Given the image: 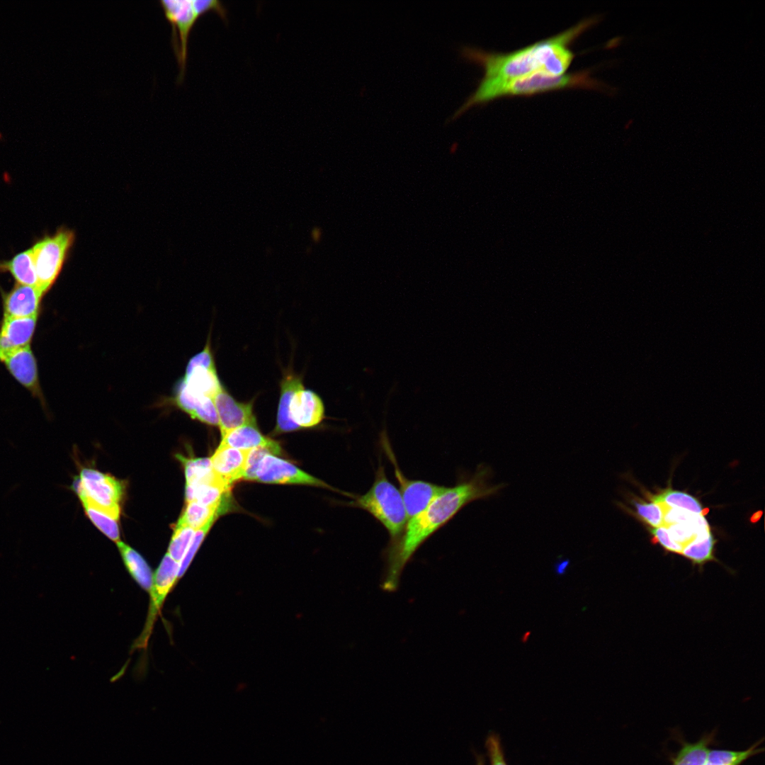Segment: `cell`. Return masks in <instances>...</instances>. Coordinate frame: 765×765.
Instances as JSON below:
<instances>
[{
  "label": "cell",
  "instance_id": "f546056e",
  "mask_svg": "<svg viewBox=\"0 0 765 765\" xmlns=\"http://www.w3.org/2000/svg\"><path fill=\"white\" fill-rule=\"evenodd\" d=\"M195 531L187 526L178 523L176 525L167 553L179 564L188 550Z\"/></svg>",
  "mask_w": 765,
  "mask_h": 765
},
{
  "label": "cell",
  "instance_id": "cb8c5ba5",
  "mask_svg": "<svg viewBox=\"0 0 765 765\" xmlns=\"http://www.w3.org/2000/svg\"><path fill=\"white\" fill-rule=\"evenodd\" d=\"M186 503V509L177 523L187 526L195 531L201 528L211 518L218 517L225 512L221 508L207 506L196 501Z\"/></svg>",
  "mask_w": 765,
  "mask_h": 765
},
{
  "label": "cell",
  "instance_id": "484cf974",
  "mask_svg": "<svg viewBox=\"0 0 765 765\" xmlns=\"http://www.w3.org/2000/svg\"><path fill=\"white\" fill-rule=\"evenodd\" d=\"M713 736L703 737L694 743H684L673 759L672 765H704Z\"/></svg>",
  "mask_w": 765,
  "mask_h": 765
},
{
  "label": "cell",
  "instance_id": "74e56055",
  "mask_svg": "<svg viewBox=\"0 0 765 765\" xmlns=\"http://www.w3.org/2000/svg\"><path fill=\"white\" fill-rule=\"evenodd\" d=\"M477 765H484V759L482 756H477Z\"/></svg>",
  "mask_w": 765,
  "mask_h": 765
},
{
  "label": "cell",
  "instance_id": "d590c367",
  "mask_svg": "<svg viewBox=\"0 0 765 765\" xmlns=\"http://www.w3.org/2000/svg\"><path fill=\"white\" fill-rule=\"evenodd\" d=\"M194 8L199 16L213 11L225 21L227 19V11L223 4L217 0H193Z\"/></svg>",
  "mask_w": 765,
  "mask_h": 765
},
{
  "label": "cell",
  "instance_id": "d6a6232c",
  "mask_svg": "<svg viewBox=\"0 0 765 765\" xmlns=\"http://www.w3.org/2000/svg\"><path fill=\"white\" fill-rule=\"evenodd\" d=\"M664 509L663 525L667 526L674 523H686L692 521L696 514L684 509L672 508L662 504Z\"/></svg>",
  "mask_w": 765,
  "mask_h": 765
},
{
  "label": "cell",
  "instance_id": "7a4b0ae2",
  "mask_svg": "<svg viewBox=\"0 0 765 765\" xmlns=\"http://www.w3.org/2000/svg\"><path fill=\"white\" fill-rule=\"evenodd\" d=\"M596 21V18L584 20L558 35L509 53L489 52L466 45L460 47V53L467 61L481 66L484 78L512 79L536 72L560 76L574 57L570 45Z\"/></svg>",
  "mask_w": 765,
  "mask_h": 765
},
{
  "label": "cell",
  "instance_id": "d4e9b609",
  "mask_svg": "<svg viewBox=\"0 0 765 765\" xmlns=\"http://www.w3.org/2000/svg\"><path fill=\"white\" fill-rule=\"evenodd\" d=\"M179 459L184 465L186 486H196L217 477L213 472L210 458H186L180 455Z\"/></svg>",
  "mask_w": 765,
  "mask_h": 765
},
{
  "label": "cell",
  "instance_id": "5b68a950",
  "mask_svg": "<svg viewBox=\"0 0 765 765\" xmlns=\"http://www.w3.org/2000/svg\"><path fill=\"white\" fill-rule=\"evenodd\" d=\"M73 230L60 227L45 235L31 247L38 280L37 288L45 294L57 279L74 242Z\"/></svg>",
  "mask_w": 765,
  "mask_h": 765
},
{
  "label": "cell",
  "instance_id": "603a6c76",
  "mask_svg": "<svg viewBox=\"0 0 765 765\" xmlns=\"http://www.w3.org/2000/svg\"><path fill=\"white\" fill-rule=\"evenodd\" d=\"M715 539L712 533L696 537L686 545L681 553L689 560L693 565L702 567L708 562L716 561L714 554Z\"/></svg>",
  "mask_w": 765,
  "mask_h": 765
},
{
  "label": "cell",
  "instance_id": "6da1fadb",
  "mask_svg": "<svg viewBox=\"0 0 765 765\" xmlns=\"http://www.w3.org/2000/svg\"><path fill=\"white\" fill-rule=\"evenodd\" d=\"M494 472L489 465L480 464L470 478L446 489L436 497L419 514L409 519L401 538L387 550L385 570L380 588L386 592L396 591L407 563L417 549L435 531L452 518L470 502L498 494L507 484H492Z\"/></svg>",
  "mask_w": 765,
  "mask_h": 765
},
{
  "label": "cell",
  "instance_id": "7c38bea8",
  "mask_svg": "<svg viewBox=\"0 0 765 765\" xmlns=\"http://www.w3.org/2000/svg\"><path fill=\"white\" fill-rule=\"evenodd\" d=\"M289 416L299 429L315 426L324 418L323 401L314 391L302 386L291 397Z\"/></svg>",
  "mask_w": 765,
  "mask_h": 765
},
{
  "label": "cell",
  "instance_id": "83f0119b",
  "mask_svg": "<svg viewBox=\"0 0 765 765\" xmlns=\"http://www.w3.org/2000/svg\"><path fill=\"white\" fill-rule=\"evenodd\" d=\"M80 501L86 515L94 525L113 541L116 543L120 541L118 519L94 506L84 499H80Z\"/></svg>",
  "mask_w": 765,
  "mask_h": 765
},
{
  "label": "cell",
  "instance_id": "4316f807",
  "mask_svg": "<svg viewBox=\"0 0 765 765\" xmlns=\"http://www.w3.org/2000/svg\"><path fill=\"white\" fill-rule=\"evenodd\" d=\"M652 500L672 508L686 510L696 514H703V508L701 503L688 493L667 489L661 494L652 497Z\"/></svg>",
  "mask_w": 765,
  "mask_h": 765
},
{
  "label": "cell",
  "instance_id": "e0dca14e",
  "mask_svg": "<svg viewBox=\"0 0 765 765\" xmlns=\"http://www.w3.org/2000/svg\"><path fill=\"white\" fill-rule=\"evenodd\" d=\"M219 446L234 448L242 450H250L257 448H266L272 454L281 453L279 443L265 436L259 430L256 424H246L230 431L222 436Z\"/></svg>",
  "mask_w": 765,
  "mask_h": 765
},
{
  "label": "cell",
  "instance_id": "1f68e13d",
  "mask_svg": "<svg viewBox=\"0 0 765 765\" xmlns=\"http://www.w3.org/2000/svg\"><path fill=\"white\" fill-rule=\"evenodd\" d=\"M217 517L211 518L201 528L196 530L191 543L188 548V550L180 564V568L178 571V579H181L185 573L198 548L200 547L205 536L207 535L212 523L217 519Z\"/></svg>",
  "mask_w": 765,
  "mask_h": 765
},
{
  "label": "cell",
  "instance_id": "836d02e7",
  "mask_svg": "<svg viewBox=\"0 0 765 765\" xmlns=\"http://www.w3.org/2000/svg\"><path fill=\"white\" fill-rule=\"evenodd\" d=\"M651 533L654 536L656 542L659 543L667 551L681 555L683 547L672 540L665 526L662 525L654 528L651 530Z\"/></svg>",
  "mask_w": 765,
  "mask_h": 765
},
{
  "label": "cell",
  "instance_id": "8992f818",
  "mask_svg": "<svg viewBox=\"0 0 765 765\" xmlns=\"http://www.w3.org/2000/svg\"><path fill=\"white\" fill-rule=\"evenodd\" d=\"M71 489L79 499L119 519L124 486L115 477L91 468H83L76 476Z\"/></svg>",
  "mask_w": 765,
  "mask_h": 765
},
{
  "label": "cell",
  "instance_id": "44dd1931",
  "mask_svg": "<svg viewBox=\"0 0 765 765\" xmlns=\"http://www.w3.org/2000/svg\"><path fill=\"white\" fill-rule=\"evenodd\" d=\"M116 544L126 570L131 577L142 589L149 594L152 587L154 573L145 559L128 545L121 541Z\"/></svg>",
  "mask_w": 765,
  "mask_h": 765
},
{
  "label": "cell",
  "instance_id": "9a60e30c",
  "mask_svg": "<svg viewBox=\"0 0 765 765\" xmlns=\"http://www.w3.org/2000/svg\"><path fill=\"white\" fill-rule=\"evenodd\" d=\"M43 295L35 286L16 283L4 295V317H28L38 314Z\"/></svg>",
  "mask_w": 765,
  "mask_h": 765
},
{
  "label": "cell",
  "instance_id": "4fadbf2b",
  "mask_svg": "<svg viewBox=\"0 0 765 765\" xmlns=\"http://www.w3.org/2000/svg\"><path fill=\"white\" fill-rule=\"evenodd\" d=\"M38 316L4 317L0 329V361L3 362L15 350L30 345Z\"/></svg>",
  "mask_w": 765,
  "mask_h": 765
},
{
  "label": "cell",
  "instance_id": "e575fe53",
  "mask_svg": "<svg viewBox=\"0 0 765 765\" xmlns=\"http://www.w3.org/2000/svg\"><path fill=\"white\" fill-rule=\"evenodd\" d=\"M486 747L491 765H507L498 735L493 733L489 735L486 741Z\"/></svg>",
  "mask_w": 765,
  "mask_h": 765
},
{
  "label": "cell",
  "instance_id": "ba28073f",
  "mask_svg": "<svg viewBox=\"0 0 765 765\" xmlns=\"http://www.w3.org/2000/svg\"><path fill=\"white\" fill-rule=\"evenodd\" d=\"M180 564L166 553L154 574L152 589L149 592V604L144 629L135 641L133 649L147 650L149 637L157 616L164 601L178 580Z\"/></svg>",
  "mask_w": 765,
  "mask_h": 765
},
{
  "label": "cell",
  "instance_id": "f1b7e54d",
  "mask_svg": "<svg viewBox=\"0 0 765 765\" xmlns=\"http://www.w3.org/2000/svg\"><path fill=\"white\" fill-rule=\"evenodd\" d=\"M759 743L743 751L710 750L704 765H740L744 761L759 752Z\"/></svg>",
  "mask_w": 765,
  "mask_h": 765
},
{
  "label": "cell",
  "instance_id": "d6986e66",
  "mask_svg": "<svg viewBox=\"0 0 765 765\" xmlns=\"http://www.w3.org/2000/svg\"><path fill=\"white\" fill-rule=\"evenodd\" d=\"M192 394L200 397L213 398L223 387L216 368L187 364L184 375L178 380Z\"/></svg>",
  "mask_w": 765,
  "mask_h": 765
},
{
  "label": "cell",
  "instance_id": "5bb4252c",
  "mask_svg": "<svg viewBox=\"0 0 765 765\" xmlns=\"http://www.w3.org/2000/svg\"><path fill=\"white\" fill-rule=\"evenodd\" d=\"M3 362L18 382L34 396L42 398L37 362L30 345L15 350Z\"/></svg>",
  "mask_w": 765,
  "mask_h": 765
},
{
  "label": "cell",
  "instance_id": "ac0fdd59",
  "mask_svg": "<svg viewBox=\"0 0 765 765\" xmlns=\"http://www.w3.org/2000/svg\"><path fill=\"white\" fill-rule=\"evenodd\" d=\"M174 402L193 419L218 426L217 414L212 399L193 395L179 381L175 387Z\"/></svg>",
  "mask_w": 765,
  "mask_h": 765
},
{
  "label": "cell",
  "instance_id": "2e32d148",
  "mask_svg": "<svg viewBox=\"0 0 765 765\" xmlns=\"http://www.w3.org/2000/svg\"><path fill=\"white\" fill-rule=\"evenodd\" d=\"M249 450L219 446L210 457L215 474L227 486L242 480Z\"/></svg>",
  "mask_w": 765,
  "mask_h": 765
},
{
  "label": "cell",
  "instance_id": "277c9868",
  "mask_svg": "<svg viewBox=\"0 0 765 765\" xmlns=\"http://www.w3.org/2000/svg\"><path fill=\"white\" fill-rule=\"evenodd\" d=\"M351 505L370 513L394 540L401 534L408 521L400 492L388 480L382 465L378 467L370 489Z\"/></svg>",
  "mask_w": 765,
  "mask_h": 765
},
{
  "label": "cell",
  "instance_id": "52a82bcc",
  "mask_svg": "<svg viewBox=\"0 0 765 765\" xmlns=\"http://www.w3.org/2000/svg\"><path fill=\"white\" fill-rule=\"evenodd\" d=\"M159 4L171 26V42L179 68L176 82L180 84L186 73L188 37L200 16L193 0H161Z\"/></svg>",
  "mask_w": 765,
  "mask_h": 765
},
{
  "label": "cell",
  "instance_id": "4dcf8cb0",
  "mask_svg": "<svg viewBox=\"0 0 765 765\" xmlns=\"http://www.w3.org/2000/svg\"><path fill=\"white\" fill-rule=\"evenodd\" d=\"M637 513L647 524L653 528L663 525L664 509L662 505L654 501L651 502H634Z\"/></svg>",
  "mask_w": 765,
  "mask_h": 765
},
{
  "label": "cell",
  "instance_id": "7402d4cb",
  "mask_svg": "<svg viewBox=\"0 0 765 765\" xmlns=\"http://www.w3.org/2000/svg\"><path fill=\"white\" fill-rule=\"evenodd\" d=\"M0 272H9L16 283L38 285L31 248L16 254L10 260L0 262Z\"/></svg>",
  "mask_w": 765,
  "mask_h": 765
},
{
  "label": "cell",
  "instance_id": "9c48e42d",
  "mask_svg": "<svg viewBox=\"0 0 765 765\" xmlns=\"http://www.w3.org/2000/svg\"><path fill=\"white\" fill-rule=\"evenodd\" d=\"M254 481L270 484H307L332 489L322 480L271 453L266 454L259 462Z\"/></svg>",
  "mask_w": 765,
  "mask_h": 765
},
{
  "label": "cell",
  "instance_id": "8fae6325",
  "mask_svg": "<svg viewBox=\"0 0 765 765\" xmlns=\"http://www.w3.org/2000/svg\"><path fill=\"white\" fill-rule=\"evenodd\" d=\"M222 436L246 424H256L253 402L237 401L223 387L212 398Z\"/></svg>",
  "mask_w": 765,
  "mask_h": 765
},
{
  "label": "cell",
  "instance_id": "30bf717a",
  "mask_svg": "<svg viewBox=\"0 0 765 765\" xmlns=\"http://www.w3.org/2000/svg\"><path fill=\"white\" fill-rule=\"evenodd\" d=\"M389 455L394 465L395 477L400 486V494L409 521L421 512L446 487L424 481L411 480L406 478L397 465L395 458L392 457L390 451Z\"/></svg>",
  "mask_w": 765,
  "mask_h": 765
},
{
  "label": "cell",
  "instance_id": "ffe728a7",
  "mask_svg": "<svg viewBox=\"0 0 765 765\" xmlns=\"http://www.w3.org/2000/svg\"><path fill=\"white\" fill-rule=\"evenodd\" d=\"M304 386L300 375L290 371L285 373L280 383V399L278 406L276 434L298 430L289 416V404L294 392Z\"/></svg>",
  "mask_w": 765,
  "mask_h": 765
},
{
  "label": "cell",
  "instance_id": "8d00e7d4",
  "mask_svg": "<svg viewBox=\"0 0 765 765\" xmlns=\"http://www.w3.org/2000/svg\"><path fill=\"white\" fill-rule=\"evenodd\" d=\"M570 561L569 559H564L557 561L554 565V572L558 576L564 575L567 570Z\"/></svg>",
  "mask_w": 765,
  "mask_h": 765
},
{
  "label": "cell",
  "instance_id": "3957f363",
  "mask_svg": "<svg viewBox=\"0 0 765 765\" xmlns=\"http://www.w3.org/2000/svg\"><path fill=\"white\" fill-rule=\"evenodd\" d=\"M568 88L604 90L613 94L616 89L591 77L586 72L553 76L536 72L512 79L483 77L476 90L454 112L448 121L455 120L471 107L505 96H529Z\"/></svg>",
  "mask_w": 765,
  "mask_h": 765
}]
</instances>
